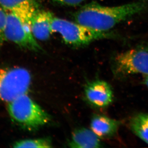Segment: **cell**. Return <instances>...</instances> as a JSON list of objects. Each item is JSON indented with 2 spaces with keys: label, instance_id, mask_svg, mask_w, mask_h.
<instances>
[{
  "label": "cell",
  "instance_id": "cell-1",
  "mask_svg": "<svg viewBox=\"0 0 148 148\" xmlns=\"http://www.w3.org/2000/svg\"><path fill=\"white\" fill-rule=\"evenodd\" d=\"M148 9V0H137L117 6L96 2L87 3L73 14L76 22L101 31H110L119 24Z\"/></svg>",
  "mask_w": 148,
  "mask_h": 148
},
{
  "label": "cell",
  "instance_id": "cell-2",
  "mask_svg": "<svg viewBox=\"0 0 148 148\" xmlns=\"http://www.w3.org/2000/svg\"><path fill=\"white\" fill-rule=\"evenodd\" d=\"M7 110L14 123L29 131L37 130L50 121L49 115L27 94L7 103Z\"/></svg>",
  "mask_w": 148,
  "mask_h": 148
},
{
  "label": "cell",
  "instance_id": "cell-3",
  "mask_svg": "<svg viewBox=\"0 0 148 148\" xmlns=\"http://www.w3.org/2000/svg\"><path fill=\"white\" fill-rule=\"evenodd\" d=\"M53 33H57L66 44L80 47L89 45L94 41L101 39L117 37L111 31H97L79 24L54 16L52 22Z\"/></svg>",
  "mask_w": 148,
  "mask_h": 148
},
{
  "label": "cell",
  "instance_id": "cell-4",
  "mask_svg": "<svg viewBox=\"0 0 148 148\" xmlns=\"http://www.w3.org/2000/svg\"><path fill=\"white\" fill-rule=\"evenodd\" d=\"M31 80V74L25 69L0 68V101L8 103L27 94Z\"/></svg>",
  "mask_w": 148,
  "mask_h": 148
},
{
  "label": "cell",
  "instance_id": "cell-5",
  "mask_svg": "<svg viewBox=\"0 0 148 148\" xmlns=\"http://www.w3.org/2000/svg\"><path fill=\"white\" fill-rule=\"evenodd\" d=\"M111 69L118 78L133 74L148 75V50L136 48L118 53L111 60Z\"/></svg>",
  "mask_w": 148,
  "mask_h": 148
},
{
  "label": "cell",
  "instance_id": "cell-6",
  "mask_svg": "<svg viewBox=\"0 0 148 148\" xmlns=\"http://www.w3.org/2000/svg\"><path fill=\"white\" fill-rule=\"evenodd\" d=\"M4 37L21 48L35 51L42 50L32 33L30 21L12 12H7Z\"/></svg>",
  "mask_w": 148,
  "mask_h": 148
},
{
  "label": "cell",
  "instance_id": "cell-7",
  "mask_svg": "<svg viewBox=\"0 0 148 148\" xmlns=\"http://www.w3.org/2000/svg\"><path fill=\"white\" fill-rule=\"evenodd\" d=\"M88 102L96 108L107 107L112 103L113 93L109 84L103 80H95L87 84L84 89Z\"/></svg>",
  "mask_w": 148,
  "mask_h": 148
},
{
  "label": "cell",
  "instance_id": "cell-8",
  "mask_svg": "<svg viewBox=\"0 0 148 148\" xmlns=\"http://www.w3.org/2000/svg\"><path fill=\"white\" fill-rule=\"evenodd\" d=\"M54 16L50 12L40 9L34 14L30 20V27L36 40L46 41L49 39L53 33L52 22Z\"/></svg>",
  "mask_w": 148,
  "mask_h": 148
},
{
  "label": "cell",
  "instance_id": "cell-9",
  "mask_svg": "<svg viewBox=\"0 0 148 148\" xmlns=\"http://www.w3.org/2000/svg\"><path fill=\"white\" fill-rule=\"evenodd\" d=\"M0 6L6 11L16 14L30 21L39 9L36 0H0Z\"/></svg>",
  "mask_w": 148,
  "mask_h": 148
},
{
  "label": "cell",
  "instance_id": "cell-10",
  "mask_svg": "<svg viewBox=\"0 0 148 148\" xmlns=\"http://www.w3.org/2000/svg\"><path fill=\"white\" fill-rule=\"evenodd\" d=\"M103 144L91 129L81 127L73 132L68 145L73 148H98L103 147Z\"/></svg>",
  "mask_w": 148,
  "mask_h": 148
},
{
  "label": "cell",
  "instance_id": "cell-11",
  "mask_svg": "<svg viewBox=\"0 0 148 148\" xmlns=\"http://www.w3.org/2000/svg\"><path fill=\"white\" fill-rule=\"evenodd\" d=\"M120 122L103 115H95L91 119V129L100 138H109L117 132Z\"/></svg>",
  "mask_w": 148,
  "mask_h": 148
},
{
  "label": "cell",
  "instance_id": "cell-12",
  "mask_svg": "<svg viewBox=\"0 0 148 148\" xmlns=\"http://www.w3.org/2000/svg\"><path fill=\"white\" fill-rule=\"evenodd\" d=\"M130 127L136 135L148 144V114L135 115L130 120Z\"/></svg>",
  "mask_w": 148,
  "mask_h": 148
},
{
  "label": "cell",
  "instance_id": "cell-13",
  "mask_svg": "<svg viewBox=\"0 0 148 148\" xmlns=\"http://www.w3.org/2000/svg\"><path fill=\"white\" fill-rule=\"evenodd\" d=\"M14 148H46L52 147L51 143L46 138L27 139L21 140L14 143Z\"/></svg>",
  "mask_w": 148,
  "mask_h": 148
},
{
  "label": "cell",
  "instance_id": "cell-14",
  "mask_svg": "<svg viewBox=\"0 0 148 148\" xmlns=\"http://www.w3.org/2000/svg\"><path fill=\"white\" fill-rule=\"evenodd\" d=\"M7 12L0 6V47L5 40L4 30L5 26Z\"/></svg>",
  "mask_w": 148,
  "mask_h": 148
},
{
  "label": "cell",
  "instance_id": "cell-15",
  "mask_svg": "<svg viewBox=\"0 0 148 148\" xmlns=\"http://www.w3.org/2000/svg\"><path fill=\"white\" fill-rule=\"evenodd\" d=\"M59 4L69 6H76L88 0H49Z\"/></svg>",
  "mask_w": 148,
  "mask_h": 148
},
{
  "label": "cell",
  "instance_id": "cell-16",
  "mask_svg": "<svg viewBox=\"0 0 148 148\" xmlns=\"http://www.w3.org/2000/svg\"><path fill=\"white\" fill-rule=\"evenodd\" d=\"M143 84H145L147 87H148V75L144 76Z\"/></svg>",
  "mask_w": 148,
  "mask_h": 148
}]
</instances>
